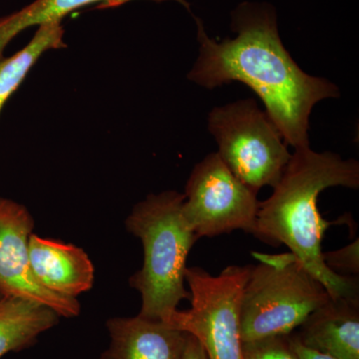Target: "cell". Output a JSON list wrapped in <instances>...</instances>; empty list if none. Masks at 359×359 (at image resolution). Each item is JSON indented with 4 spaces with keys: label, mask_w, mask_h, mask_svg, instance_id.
<instances>
[{
    "label": "cell",
    "mask_w": 359,
    "mask_h": 359,
    "mask_svg": "<svg viewBox=\"0 0 359 359\" xmlns=\"http://www.w3.org/2000/svg\"><path fill=\"white\" fill-rule=\"evenodd\" d=\"M337 186L358 189V161L344 160L332 152H314L309 147L297 149L273 194L259 202L252 235L268 245H287L332 299H359L358 276L337 275L323 259L325 231L337 222L321 216L318 196Z\"/></svg>",
    "instance_id": "cell-2"
},
{
    "label": "cell",
    "mask_w": 359,
    "mask_h": 359,
    "mask_svg": "<svg viewBox=\"0 0 359 359\" xmlns=\"http://www.w3.org/2000/svg\"><path fill=\"white\" fill-rule=\"evenodd\" d=\"M250 269L252 264H233L212 276L199 266L187 268L192 306L177 309L168 325L195 337L209 359H243L241 302Z\"/></svg>",
    "instance_id": "cell-6"
},
{
    "label": "cell",
    "mask_w": 359,
    "mask_h": 359,
    "mask_svg": "<svg viewBox=\"0 0 359 359\" xmlns=\"http://www.w3.org/2000/svg\"><path fill=\"white\" fill-rule=\"evenodd\" d=\"M323 259L328 269L344 276H358L359 273V240L356 238L351 244L341 249L323 252Z\"/></svg>",
    "instance_id": "cell-16"
},
{
    "label": "cell",
    "mask_w": 359,
    "mask_h": 359,
    "mask_svg": "<svg viewBox=\"0 0 359 359\" xmlns=\"http://www.w3.org/2000/svg\"><path fill=\"white\" fill-rule=\"evenodd\" d=\"M294 334L301 344L337 359H359V299H330Z\"/></svg>",
    "instance_id": "cell-11"
},
{
    "label": "cell",
    "mask_w": 359,
    "mask_h": 359,
    "mask_svg": "<svg viewBox=\"0 0 359 359\" xmlns=\"http://www.w3.org/2000/svg\"><path fill=\"white\" fill-rule=\"evenodd\" d=\"M243 359H297L290 335L264 337L242 342Z\"/></svg>",
    "instance_id": "cell-15"
},
{
    "label": "cell",
    "mask_w": 359,
    "mask_h": 359,
    "mask_svg": "<svg viewBox=\"0 0 359 359\" xmlns=\"http://www.w3.org/2000/svg\"><path fill=\"white\" fill-rule=\"evenodd\" d=\"M290 340L297 359H337L334 356L321 353L320 351H314V349L304 346L299 340L295 339L292 334H290Z\"/></svg>",
    "instance_id": "cell-17"
},
{
    "label": "cell",
    "mask_w": 359,
    "mask_h": 359,
    "mask_svg": "<svg viewBox=\"0 0 359 359\" xmlns=\"http://www.w3.org/2000/svg\"><path fill=\"white\" fill-rule=\"evenodd\" d=\"M257 193L240 181L218 153L194 168L185 187L184 217L198 238L242 230L252 233L259 201Z\"/></svg>",
    "instance_id": "cell-7"
},
{
    "label": "cell",
    "mask_w": 359,
    "mask_h": 359,
    "mask_svg": "<svg viewBox=\"0 0 359 359\" xmlns=\"http://www.w3.org/2000/svg\"><path fill=\"white\" fill-rule=\"evenodd\" d=\"M4 297V294H2L1 290H0V299H1L2 297Z\"/></svg>",
    "instance_id": "cell-19"
},
{
    "label": "cell",
    "mask_w": 359,
    "mask_h": 359,
    "mask_svg": "<svg viewBox=\"0 0 359 359\" xmlns=\"http://www.w3.org/2000/svg\"><path fill=\"white\" fill-rule=\"evenodd\" d=\"M61 21L39 26L29 43L9 58L0 60V114L44 52L65 48Z\"/></svg>",
    "instance_id": "cell-14"
},
{
    "label": "cell",
    "mask_w": 359,
    "mask_h": 359,
    "mask_svg": "<svg viewBox=\"0 0 359 359\" xmlns=\"http://www.w3.org/2000/svg\"><path fill=\"white\" fill-rule=\"evenodd\" d=\"M259 262L250 269L241 302L242 342L290 335L316 309L330 301L325 285L292 252H252Z\"/></svg>",
    "instance_id": "cell-4"
},
{
    "label": "cell",
    "mask_w": 359,
    "mask_h": 359,
    "mask_svg": "<svg viewBox=\"0 0 359 359\" xmlns=\"http://www.w3.org/2000/svg\"><path fill=\"white\" fill-rule=\"evenodd\" d=\"M131 1L134 0H35L20 11L0 18V60L4 58L9 42L27 28L61 21L73 11L94 4L99 8H114Z\"/></svg>",
    "instance_id": "cell-13"
},
{
    "label": "cell",
    "mask_w": 359,
    "mask_h": 359,
    "mask_svg": "<svg viewBox=\"0 0 359 359\" xmlns=\"http://www.w3.org/2000/svg\"><path fill=\"white\" fill-rule=\"evenodd\" d=\"M28 254L33 276L54 294L77 299L93 287L95 269L81 248L32 233Z\"/></svg>",
    "instance_id": "cell-9"
},
{
    "label": "cell",
    "mask_w": 359,
    "mask_h": 359,
    "mask_svg": "<svg viewBox=\"0 0 359 359\" xmlns=\"http://www.w3.org/2000/svg\"><path fill=\"white\" fill-rule=\"evenodd\" d=\"M111 342L100 359H182L188 334L164 321L113 318L106 323Z\"/></svg>",
    "instance_id": "cell-10"
},
{
    "label": "cell",
    "mask_w": 359,
    "mask_h": 359,
    "mask_svg": "<svg viewBox=\"0 0 359 359\" xmlns=\"http://www.w3.org/2000/svg\"><path fill=\"white\" fill-rule=\"evenodd\" d=\"M208 122L218 143L217 153L240 181L257 193L278 183L292 154L256 101L245 99L214 108Z\"/></svg>",
    "instance_id": "cell-5"
},
{
    "label": "cell",
    "mask_w": 359,
    "mask_h": 359,
    "mask_svg": "<svg viewBox=\"0 0 359 359\" xmlns=\"http://www.w3.org/2000/svg\"><path fill=\"white\" fill-rule=\"evenodd\" d=\"M182 359H209L204 346L193 335L188 334Z\"/></svg>",
    "instance_id": "cell-18"
},
{
    "label": "cell",
    "mask_w": 359,
    "mask_h": 359,
    "mask_svg": "<svg viewBox=\"0 0 359 359\" xmlns=\"http://www.w3.org/2000/svg\"><path fill=\"white\" fill-rule=\"evenodd\" d=\"M60 316L39 302L4 295L0 299V358L33 346L40 334L55 327Z\"/></svg>",
    "instance_id": "cell-12"
},
{
    "label": "cell",
    "mask_w": 359,
    "mask_h": 359,
    "mask_svg": "<svg viewBox=\"0 0 359 359\" xmlns=\"http://www.w3.org/2000/svg\"><path fill=\"white\" fill-rule=\"evenodd\" d=\"M197 25L200 55L188 79L207 89L233 81L256 92L266 113L287 146L309 147V115L316 103L339 97L332 82L311 76L283 46L276 7L268 2L244 1L231 13L233 39H212L204 23Z\"/></svg>",
    "instance_id": "cell-1"
},
{
    "label": "cell",
    "mask_w": 359,
    "mask_h": 359,
    "mask_svg": "<svg viewBox=\"0 0 359 359\" xmlns=\"http://www.w3.org/2000/svg\"><path fill=\"white\" fill-rule=\"evenodd\" d=\"M184 200L177 191L150 194L125 222L143 245V266L129 278L130 287L141 294V318L167 323L180 302L191 301L185 287L187 259L199 238L184 217Z\"/></svg>",
    "instance_id": "cell-3"
},
{
    "label": "cell",
    "mask_w": 359,
    "mask_h": 359,
    "mask_svg": "<svg viewBox=\"0 0 359 359\" xmlns=\"http://www.w3.org/2000/svg\"><path fill=\"white\" fill-rule=\"evenodd\" d=\"M34 224L27 208L0 198V290L45 304L63 318H75L81 311L78 299L54 294L33 276L28 247Z\"/></svg>",
    "instance_id": "cell-8"
}]
</instances>
